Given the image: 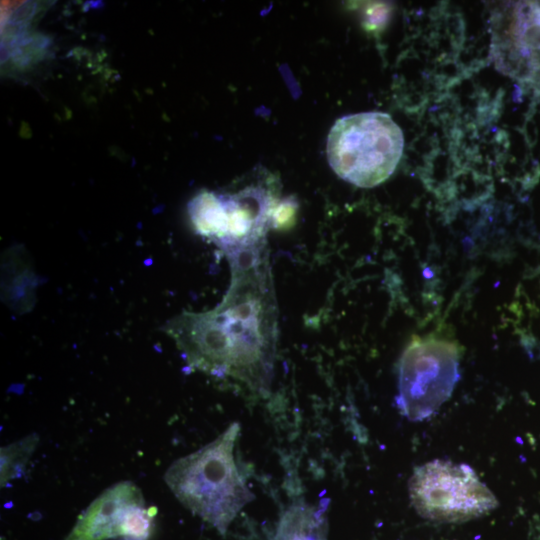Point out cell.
<instances>
[{
	"label": "cell",
	"mask_w": 540,
	"mask_h": 540,
	"mask_svg": "<svg viewBox=\"0 0 540 540\" xmlns=\"http://www.w3.org/2000/svg\"><path fill=\"white\" fill-rule=\"evenodd\" d=\"M460 350L451 341L414 337L399 362L397 405L411 421L434 415L459 378Z\"/></svg>",
	"instance_id": "5b68a950"
},
{
	"label": "cell",
	"mask_w": 540,
	"mask_h": 540,
	"mask_svg": "<svg viewBox=\"0 0 540 540\" xmlns=\"http://www.w3.org/2000/svg\"><path fill=\"white\" fill-rule=\"evenodd\" d=\"M39 438L32 433L8 446L1 448V486L8 481L18 478L24 472Z\"/></svg>",
	"instance_id": "9c48e42d"
},
{
	"label": "cell",
	"mask_w": 540,
	"mask_h": 540,
	"mask_svg": "<svg viewBox=\"0 0 540 540\" xmlns=\"http://www.w3.org/2000/svg\"><path fill=\"white\" fill-rule=\"evenodd\" d=\"M277 206L266 190L247 187L235 194L201 191L188 211L198 234L231 253L264 243Z\"/></svg>",
	"instance_id": "277c9868"
},
{
	"label": "cell",
	"mask_w": 540,
	"mask_h": 540,
	"mask_svg": "<svg viewBox=\"0 0 540 540\" xmlns=\"http://www.w3.org/2000/svg\"><path fill=\"white\" fill-rule=\"evenodd\" d=\"M156 514V507H146L137 485L121 481L105 489L82 512L64 540H147Z\"/></svg>",
	"instance_id": "52a82bcc"
},
{
	"label": "cell",
	"mask_w": 540,
	"mask_h": 540,
	"mask_svg": "<svg viewBox=\"0 0 540 540\" xmlns=\"http://www.w3.org/2000/svg\"><path fill=\"white\" fill-rule=\"evenodd\" d=\"M264 245L229 254L232 280L222 302L203 313L184 312L164 330L187 364L266 393L276 354V310Z\"/></svg>",
	"instance_id": "6da1fadb"
},
{
	"label": "cell",
	"mask_w": 540,
	"mask_h": 540,
	"mask_svg": "<svg viewBox=\"0 0 540 540\" xmlns=\"http://www.w3.org/2000/svg\"><path fill=\"white\" fill-rule=\"evenodd\" d=\"M240 426L232 423L215 440L174 461L164 481L178 501L225 534L253 499L235 456Z\"/></svg>",
	"instance_id": "7a4b0ae2"
},
{
	"label": "cell",
	"mask_w": 540,
	"mask_h": 540,
	"mask_svg": "<svg viewBox=\"0 0 540 540\" xmlns=\"http://www.w3.org/2000/svg\"><path fill=\"white\" fill-rule=\"evenodd\" d=\"M328 499L293 503L281 514L271 540H327Z\"/></svg>",
	"instance_id": "ba28073f"
},
{
	"label": "cell",
	"mask_w": 540,
	"mask_h": 540,
	"mask_svg": "<svg viewBox=\"0 0 540 540\" xmlns=\"http://www.w3.org/2000/svg\"><path fill=\"white\" fill-rule=\"evenodd\" d=\"M400 127L383 112L344 116L332 126L328 162L343 180L363 188L379 185L396 169L403 153Z\"/></svg>",
	"instance_id": "3957f363"
},
{
	"label": "cell",
	"mask_w": 540,
	"mask_h": 540,
	"mask_svg": "<svg viewBox=\"0 0 540 540\" xmlns=\"http://www.w3.org/2000/svg\"><path fill=\"white\" fill-rule=\"evenodd\" d=\"M409 494L423 518L457 523L481 517L497 506V500L475 471L463 463L434 460L414 470Z\"/></svg>",
	"instance_id": "8992f818"
}]
</instances>
